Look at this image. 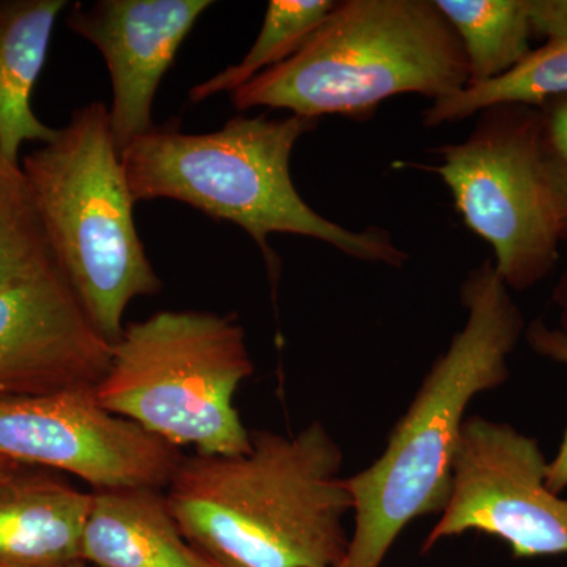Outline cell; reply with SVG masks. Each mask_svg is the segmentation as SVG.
Segmentation results:
<instances>
[{"mask_svg":"<svg viewBox=\"0 0 567 567\" xmlns=\"http://www.w3.org/2000/svg\"><path fill=\"white\" fill-rule=\"evenodd\" d=\"M92 492L50 473L0 481V567H65L82 563Z\"/></svg>","mask_w":567,"mask_h":567,"instance_id":"obj_12","label":"cell"},{"mask_svg":"<svg viewBox=\"0 0 567 567\" xmlns=\"http://www.w3.org/2000/svg\"><path fill=\"white\" fill-rule=\"evenodd\" d=\"M342 465L319 421L295 435L256 431L244 454L183 457L166 498L186 540L224 565L338 567L353 513Z\"/></svg>","mask_w":567,"mask_h":567,"instance_id":"obj_1","label":"cell"},{"mask_svg":"<svg viewBox=\"0 0 567 567\" xmlns=\"http://www.w3.org/2000/svg\"><path fill=\"white\" fill-rule=\"evenodd\" d=\"M533 37L567 41V0H525Z\"/></svg>","mask_w":567,"mask_h":567,"instance_id":"obj_21","label":"cell"},{"mask_svg":"<svg viewBox=\"0 0 567 567\" xmlns=\"http://www.w3.org/2000/svg\"><path fill=\"white\" fill-rule=\"evenodd\" d=\"M210 0H100L71 7L66 24L102 52L111 78L107 107L118 151L155 128L153 100L183 41Z\"/></svg>","mask_w":567,"mask_h":567,"instance_id":"obj_11","label":"cell"},{"mask_svg":"<svg viewBox=\"0 0 567 567\" xmlns=\"http://www.w3.org/2000/svg\"><path fill=\"white\" fill-rule=\"evenodd\" d=\"M509 290L492 260L462 284L464 328L425 375L382 456L347 477L354 528L338 567H382L415 518L445 509L466 410L477 394L506 383L507 361L527 330Z\"/></svg>","mask_w":567,"mask_h":567,"instance_id":"obj_2","label":"cell"},{"mask_svg":"<svg viewBox=\"0 0 567 567\" xmlns=\"http://www.w3.org/2000/svg\"><path fill=\"white\" fill-rule=\"evenodd\" d=\"M111 352L61 270L0 287V401L95 390Z\"/></svg>","mask_w":567,"mask_h":567,"instance_id":"obj_10","label":"cell"},{"mask_svg":"<svg viewBox=\"0 0 567 567\" xmlns=\"http://www.w3.org/2000/svg\"><path fill=\"white\" fill-rule=\"evenodd\" d=\"M254 374L235 316L162 311L126 324L95 388L96 401L199 456H235L251 447L235 394Z\"/></svg>","mask_w":567,"mask_h":567,"instance_id":"obj_6","label":"cell"},{"mask_svg":"<svg viewBox=\"0 0 567 567\" xmlns=\"http://www.w3.org/2000/svg\"><path fill=\"white\" fill-rule=\"evenodd\" d=\"M554 303L559 312V330L567 336V265L555 286Z\"/></svg>","mask_w":567,"mask_h":567,"instance_id":"obj_22","label":"cell"},{"mask_svg":"<svg viewBox=\"0 0 567 567\" xmlns=\"http://www.w3.org/2000/svg\"><path fill=\"white\" fill-rule=\"evenodd\" d=\"M21 466V464H17V462L10 461V458L0 456V481L13 475V473L18 472Z\"/></svg>","mask_w":567,"mask_h":567,"instance_id":"obj_23","label":"cell"},{"mask_svg":"<svg viewBox=\"0 0 567 567\" xmlns=\"http://www.w3.org/2000/svg\"><path fill=\"white\" fill-rule=\"evenodd\" d=\"M315 118L234 117L212 133L153 128L121 152L134 200H181L241 227L264 254L270 274L279 259L270 235L315 238L363 260L404 267L409 256L379 227L350 230L319 215L295 188L290 159Z\"/></svg>","mask_w":567,"mask_h":567,"instance_id":"obj_3","label":"cell"},{"mask_svg":"<svg viewBox=\"0 0 567 567\" xmlns=\"http://www.w3.org/2000/svg\"><path fill=\"white\" fill-rule=\"evenodd\" d=\"M55 262L89 319L110 344L121 339L126 309L163 284L145 252L121 151L106 104L71 114L54 140L21 163Z\"/></svg>","mask_w":567,"mask_h":567,"instance_id":"obj_5","label":"cell"},{"mask_svg":"<svg viewBox=\"0 0 567 567\" xmlns=\"http://www.w3.org/2000/svg\"><path fill=\"white\" fill-rule=\"evenodd\" d=\"M436 153L442 162L425 169L445 182L466 227L491 245L503 282L527 290L544 281L563 238L539 107H487L465 141Z\"/></svg>","mask_w":567,"mask_h":567,"instance_id":"obj_7","label":"cell"},{"mask_svg":"<svg viewBox=\"0 0 567 567\" xmlns=\"http://www.w3.org/2000/svg\"><path fill=\"white\" fill-rule=\"evenodd\" d=\"M0 456L80 477L93 491L163 488L181 450L107 412L95 390L0 401Z\"/></svg>","mask_w":567,"mask_h":567,"instance_id":"obj_9","label":"cell"},{"mask_svg":"<svg viewBox=\"0 0 567 567\" xmlns=\"http://www.w3.org/2000/svg\"><path fill=\"white\" fill-rule=\"evenodd\" d=\"M525 339L533 352L567 369V336L559 328H550L537 319L528 324ZM546 484L558 495L567 487V431L557 454L547 464Z\"/></svg>","mask_w":567,"mask_h":567,"instance_id":"obj_20","label":"cell"},{"mask_svg":"<svg viewBox=\"0 0 567 567\" xmlns=\"http://www.w3.org/2000/svg\"><path fill=\"white\" fill-rule=\"evenodd\" d=\"M208 561H210V566L212 567H233V566H229V565H224V563H219V561H216V559H212V558H208Z\"/></svg>","mask_w":567,"mask_h":567,"instance_id":"obj_24","label":"cell"},{"mask_svg":"<svg viewBox=\"0 0 567 567\" xmlns=\"http://www.w3.org/2000/svg\"><path fill=\"white\" fill-rule=\"evenodd\" d=\"M65 0H0V147L20 162L24 142L54 140L32 110L33 87L50 50L52 31Z\"/></svg>","mask_w":567,"mask_h":567,"instance_id":"obj_14","label":"cell"},{"mask_svg":"<svg viewBox=\"0 0 567 567\" xmlns=\"http://www.w3.org/2000/svg\"><path fill=\"white\" fill-rule=\"evenodd\" d=\"M468 62L435 0L336 2L300 51L233 93L235 107L364 121L393 96L464 91Z\"/></svg>","mask_w":567,"mask_h":567,"instance_id":"obj_4","label":"cell"},{"mask_svg":"<svg viewBox=\"0 0 567 567\" xmlns=\"http://www.w3.org/2000/svg\"><path fill=\"white\" fill-rule=\"evenodd\" d=\"M65 567H85V566H84V563H78V565H71V566H65Z\"/></svg>","mask_w":567,"mask_h":567,"instance_id":"obj_25","label":"cell"},{"mask_svg":"<svg viewBox=\"0 0 567 567\" xmlns=\"http://www.w3.org/2000/svg\"><path fill=\"white\" fill-rule=\"evenodd\" d=\"M535 439L513 425L466 417L453 462V488L423 554L440 540L480 532L498 537L514 558L567 555V499L547 487Z\"/></svg>","mask_w":567,"mask_h":567,"instance_id":"obj_8","label":"cell"},{"mask_svg":"<svg viewBox=\"0 0 567 567\" xmlns=\"http://www.w3.org/2000/svg\"><path fill=\"white\" fill-rule=\"evenodd\" d=\"M82 563L96 567H212L183 536L158 488L93 491Z\"/></svg>","mask_w":567,"mask_h":567,"instance_id":"obj_13","label":"cell"},{"mask_svg":"<svg viewBox=\"0 0 567 567\" xmlns=\"http://www.w3.org/2000/svg\"><path fill=\"white\" fill-rule=\"evenodd\" d=\"M558 99H567V41H546L503 76L436 100L424 112V125L465 121L498 104L540 107Z\"/></svg>","mask_w":567,"mask_h":567,"instance_id":"obj_16","label":"cell"},{"mask_svg":"<svg viewBox=\"0 0 567 567\" xmlns=\"http://www.w3.org/2000/svg\"><path fill=\"white\" fill-rule=\"evenodd\" d=\"M331 0H271L265 11L262 29L251 50L237 65L200 82L189 92L199 103L221 92L234 93L254 78L292 58L315 35L334 9Z\"/></svg>","mask_w":567,"mask_h":567,"instance_id":"obj_17","label":"cell"},{"mask_svg":"<svg viewBox=\"0 0 567 567\" xmlns=\"http://www.w3.org/2000/svg\"><path fill=\"white\" fill-rule=\"evenodd\" d=\"M548 175L557 197L563 244H567V99L539 107Z\"/></svg>","mask_w":567,"mask_h":567,"instance_id":"obj_19","label":"cell"},{"mask_svg":"<svg viewBox=\"0 0 567 567\" xmlns=\"http://www.w3.org/2000/svg\"><path fill=\"white\" fill-rule=\"evenodd\" d=\"M435 3L461 41L468 62V85L503 76L533 51L525 0H435Z\"/></svg>","mask_w":567,"mask_h":567,"instance_id":"obj_15","label":"cell"},{"mask_svg":"<svg viewBox=\"0 0 567 567\" xmlns=\"http://www.w3.org/2000/svg\"><path fill=\"white\" fill-rule=\"evenodd\" d=\"M55 270L61 268L28 177L0 147V287Z\"/></svg>","mask_w":567,"mask_h":567,"instance_id":"obj_18","label":"cell"}]
</instances>
